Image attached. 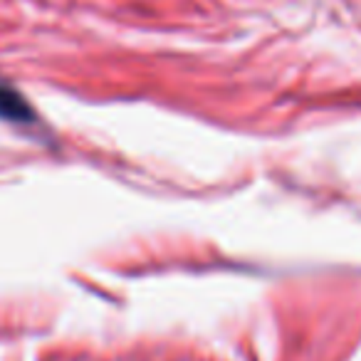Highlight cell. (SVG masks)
Here are the masks:
<instances>
[{
    "label": "cell",
    "mask_w": 361,
    "mask_h": 361,
    "mask_svg": "<svg viewBox=\"0 0 361 361\" xmlns=\"http://www.w3.org/2000/svg\"><path fill=\"white\" fill-rule=\"evenodd\" d=\"M0 114L6 116V119H16V121L30 119V109L23 104L20 94L8 92L6 87H0Z\"/></svg>",
    "instance_id": "cell-1"
}]
</instances>
